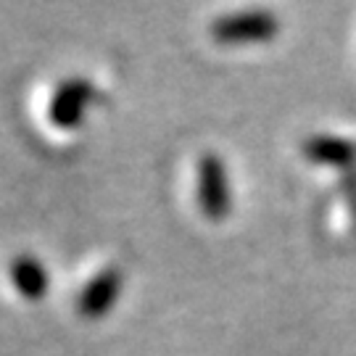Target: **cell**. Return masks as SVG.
<instances>
[{
  "label": "cell",
  "instance_id": "cell-3",
  "mask_svg": "<svg viewBox=\"0 0 356 356\" xmlns=\"http://www.w3.org/2000/svg\"><path fill=\"white\" fill-rule=\"evenodd\" d=\"M304 156H309L312 161L317 164H330V166H348L354 164L356 159V143L341 135H327V132H319L312 135L309 140H304L301 145Z\"/></svg>",
  "mask_w": 356,
  "mask_h": 356
},
{
  "label": "cell",
  "instance_id": "cell-4",
  "mask_svg": "<svg viewBox=\"0 0 356 356\" xmlns=\"http://www.w3.org/2000/svg\"><path fill=\"white\" fill-rule=\"evenodd\" d=\"M116 291H119V272H106V277L88 291L90 309H95V312H98V309H103V306H108V301L114 298Z\"/></svg>",
  "mask_w": 356,
  "mask_h": 356
},
{
  "label": "cell",
  "instance_id": "cell-2",
  "mask_svg": "<svg viewBox=\"0 0 356 356\" xmlns=\"http://www.w3.org/2000/svg\"><path fill=\"white\" fill-rule=\"evenodd\" d=\"M280 32V22L272 11L264 8H248V11H235L227 16H219L211 24V35L219 42L238 45V42H261V40L275 38Z\"/></svg>",
  "mask_w": 356,
  "mask_h": 356
},
{
  "label": "cell",
  "instance_id": "cell-1",
  "mask_svg": "<svg viewBox=\"0 0 356 356\" xmlns=\"http://www.w3.org/2000/svg\"><path fill=\"white\" fill-rule=\"evenodd\" d=\"M195 195L204 216L225 219L232 209V188H229L227 166L216 153H204L195 164Z\"/></svg>",
  "mask_w": 356,
  "mask_h": 356
}]
</instances>
